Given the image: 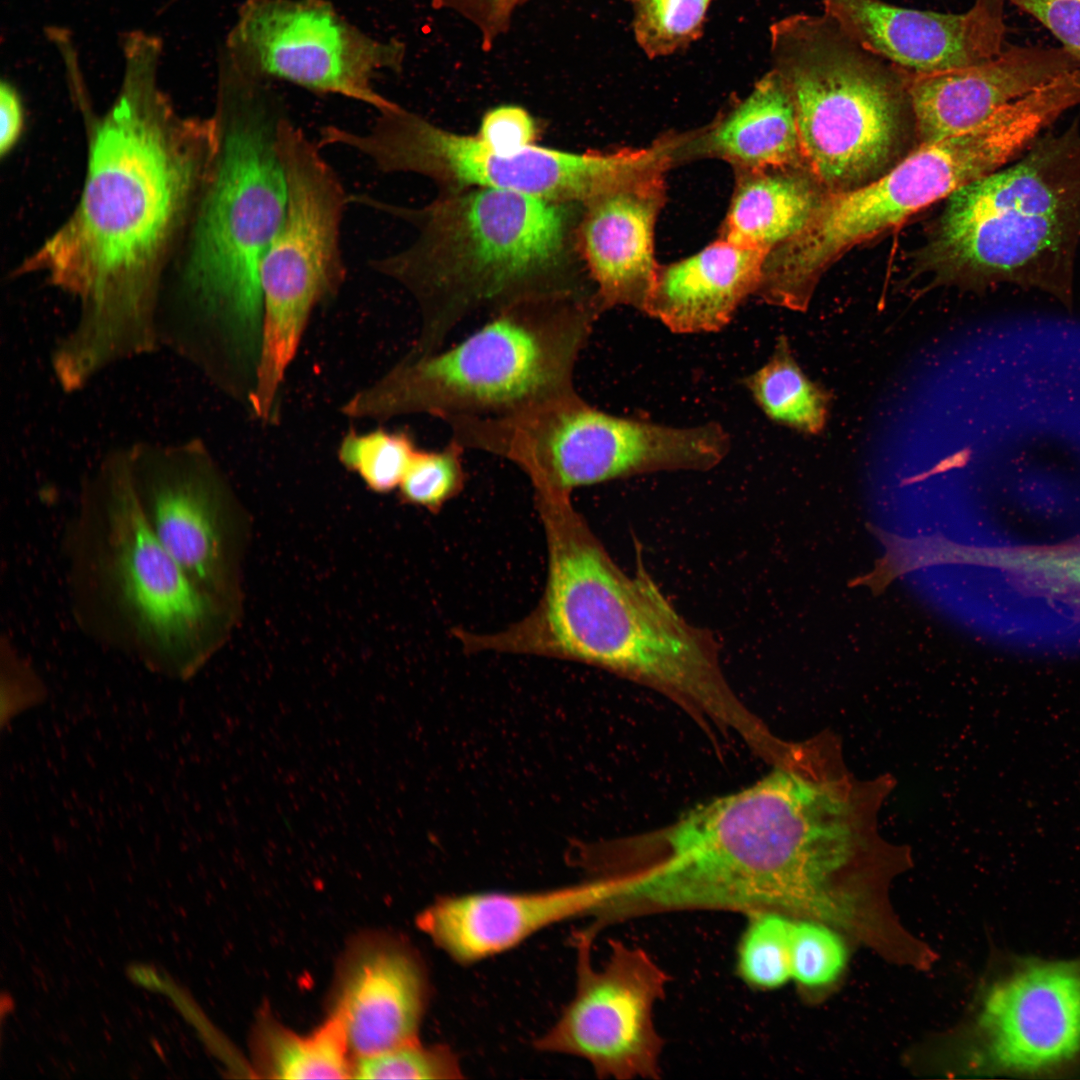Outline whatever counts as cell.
Listing matches in <instances>:
<instances>
[{"label": "cell", "instance_id": "obj_1", "mask_svg": "<svg viewBox=\"0 0 1080 1080\" xmlns=\"http://www.w3.org/2000/svg\"><path fill=\"white\" fill-rule=\"evenodd\" d=\"M161 57L144 44L123 51L122 87L96 130L80 203L27 265L78 299L73 328L52 351L77 383L161 348L159 254L217 153L214 116L172 114L158 88Z\"/></svg>", "mask_w": 1080, "mask_h": 1080}, {"label": "cell", "instance_id": "obj_2", "mask_svg": "<svg viewBox=\"0 0 1080 1080\" xmlns=\"http://www.w3.org/2000/svg\"><path fill=\"white\" fill-rule=\"evenodd\" d=\"M288 113L268 80L220 72L216 156L200 193L179 287L159 301L166 348L228 395L255 386L262 338L260 267L286 209L277 130Z\"/></svg>", "mask_w": 1080, "mask_h": 1080}, {"label": "cell", "instance_id": "obj_3", "mask_svg": "<svg viewBox=\"0 0 1080 1080\" xmlns=\"http://www.w3.org/2000/svg\"><path fill=\"white\" fill-rule=\"evenodd\" d=\"M538 513L548 551L542 597L519 622L482 634V648L606 668L757 741L764 724L728 685L715 635L678 613L641 559L633 575L622 570L571 500L545 503Z\"/></svg>", "mask_w": 1080, "mask_h": 1080}, {"label": "cell", "instance_id": "obj_4", "mask_svg": "<svg viewBox=\"0 0 1080 1080\" xmlns=\"http://www.w3.org/2000/svg\"><path fill=\"white\" fill-rule=\"evenodd\" d=\"M833 829L807 776L790 764L635 840L621 884L632 917L774 911L812 918L835 862Z\"/></svg>", "mask_w": 1080, "mask_h": 1080}, {"label": "cell", "instance_id": "obj_5", "mask_svg": "<svg viewBox=\"0 0 1080 1080\" xmlns=\"http://www.w3.org/2000/svg\"><path fill=\"white\" fill-rule=\"evenodd\" d=\"M350 200L417 230L406 248L369 261L418 306L420 328L407 354L443 348L454 328L478 312L492 315L522 301L595 292L577 243L583 204L490 187L442 193L418 208L367 194H351Z\"/></svg>", "mask_w": 1080, "mask_h": 1080}, {"label": "cell", "instance_id": "obj_6", "mask_svg": "<svg viewBox=\"0 0 1080 1080\" xmlns=\"http://www.w3.org/2000/svg\"><path fill=\"white\" fill-rule=\"evenodd\" d=\"M62 555L72 617L90 640L182 678L217 645L226 608L194 585L147 524L128 447L109 450L81 481Z\"/></svg>", "mask_w": 1080, "mask_h": 1080}, {"label": "cell", "instance_id": "obj_7", "mask_svg": "<svg viewBox=\"0 0 1080 1080\" xmlns=\"http://www.w3.org/2000/svg\"><path fill=\"white\" fill-rule=\"evenodd\" d=\"M913 272L931 286L1036 288L1072 303L1080 247V122L955 190Z\"/></svg>", "mask_w": 1080, "mask_h": 1080}, {"label": "cell", "instance_id": "obj_8", "mask_svg": "<svg viewBox=\"0 0 1080 1080\" xmlns=\"http://www.w3.org/2000/svg\"><path fill=\"white\" fill-rule=\"evenodd\" d=\"M603 313L595 293L522 301L455 346L405 353L341 406L351 420L494 417L576 394L574 371Z\"/></svg>", "mask_w": 1080, "mask_h": 1080}, {"label": "cell", "instance_id": "obj_9", "mask_svg": "<svg viewBox=\"0 0 1080 1080\" xmlns=\"http://www.w3.org/2000/svg\"><path fill=\"white\" fill-rule=\"evenodd\" d=\"M1062 113L1039 88L980 126L921 145L875 180L826 194L806 225L764 257L756 296L805 312L824 274L855 246L1018 158Z\"/></svg>", "mask_w": 1080, "mask_h": 1080}, {"label": "cell", "instance_id": "obj_10", "mask_svg": "<svg viewBox=\"0 0 1080 1080\" xmlns=\"http://www.w3.org/2000/svg\"><path fill=\"white\" fill-rule=\"evenodd\" d=\"M769 31L771 69L790 93L804 160L825 192L853 190L894 167L914 126L909 71L826 11L783 17Z\"/></svg>", "mask_w": 1080, "mask_h": 1080}, {"label": "cell", "instance_id": "obj_11", "mask_svg": "<svg viewBox=\"0 0 1080 1080\" xmlns=\"http://www.w3.org/2000/svg\"><path fill=\"white\" fill-rule=\"evenodd\" d=\"M277 148L286 209L260 267L262 338L252 396L265 411L280 404L313 312L335 300L347 274L341 224L350 194L318 142L288 113L278 125Z\"/></svg>", "mask_w": 1080, "mask_h": 1080}, {"label": "cell", "instance_id": "obj_12", "mask_svg": "<svg viewBox=\"0 0 1080 1080\" xmlns=\"http://www.w3.org/2000/svg\"><path fill=\"white\" fill-rule=\"evenodd\" d=\"M328 138L332 146L366 157L382 173L417 174L438 184L443 193L490 187L583 205L664 162L655 142L583 153L535 144L499 152L476 135L440 128L396 103L378 112L368 129L334 126Z\"/></svg>", "mask_w": 1080, "mask_h": 1080}, {"label": "cell", "instance_id": "obj_13", "mask_svg": "<svg viewBox=\"0 0 1080 1080\" xmlns=\"http://www.w3.org/2000/svg\"><path fill=\"white\" fill-rule=\"evenodd\" d=\"M444 422L465 449L516 464L534 492L571 495L581 486L645 474L657 454L646 420L604 412L578 393L503 416Z\"/></svg>", "mask_w": 1080, "mask_h": 1080}, {"label": "cell", "instance_id": "obj_14", "mask_svg": "<svg viewBox=\"0 0 1080 1080\" xmlns=\"http://www.w3.org/2000/svg\"><path fill=\"white\" fill-rule=\"evenodd\" d=\"M403 48L371 37L324 0H246L221 58L261 79L362 102L377 112L395 103L375 80L397 70Z\"/></svg>", "mask_w": 1080, "mask_h": 1080}, {"label": "cell", "instance_id": "obj_15", "mask_svg": "<svg viewBox=\"0 0 1080 1080\" xmlns=\"http://www.w3.org/2000/svg\"><path fill=\"white\" fill-rule=\"evenodd\" d=\"M594 938L585 929L575 934L574 995L534 1046L582 1058L600 1078L656 1079L664 1041L654 1008L664 997L669 975L644 949L618 940L610 942L604 966L595 968Z\"/></svg>", "mask_w": 1080, "mask_h": 1080}, {"label": "cell", "instance_id": "obj_16", "mask_svg": "<svg viewBox=\"0 0 1080 1080\" xmlns=\"http://www.w3.org/2000/svg\"><path fill=\"white\" fill-rule=\"evenodd\" d=\"M128 450L147 524L194 585L226 607L228 486L216 458L199 438L137 442Z\"/></svg>", "mask_w": 1080, "mask_h": 1080}, {"label": "cell", "instance_id": "obj_17", "mask_svg": "<svg viewBox=\"0 0 1080 1080\" xmlns=\"http://www.w3.org/2000/svg\"><path fill=\"white\" fill-rule=\"evenodd\" d=\"M854 39L912 73L981 64L1004 48V0H975L961 14L922 11L882 0H821Z\"/></svg>", "mask_w": 1080, "mask_h": 1080}, {"label": "cell", "instance_id": "obj_18", "mask_svg": "<svg viewBox=\"0 0 1080 1080\" xmlns=\"http://www.w3.org/2000/svg\"><path fill=\"white\" fill-rule=\"evenodd\" d=\"M419 954L398 938L379 936L354 945L336 981L331 1015L357 1057L418 1040L429 1000Z\"/></svg>", "mask_w": 1080, "mask_h": 1080}, {"label": "cell", "instance_id": "obj_19", "mask_svg": "<svg viewBox=\"0 0 1080 1080\" xmlns=\"http://www.w3.org/2000/svg\"><path fill=\"white\" fill-rule=\"evenodd\" d=\"M989 1052L1000 1067L1034 1072L1080 1050V967L1042 963L995 986L981 1015Z\"/></svg>", "mask_w": 1080, "mask_h": 1080}, {"label": "cell", "instance_id": "obj_20", "mask_svg": "<svg viewBox=\"0 0 1080 1080\" xmlns=\"http://www.w3.org/2000/svg\"><path fill=\"white\" fill-rule=\"evenodd\" d=\"M667 172H647L584 204L577 243L602 312L629 306L644 313L659 267L654 236Z\"/></svg>", "mask_w": 1080, "mask_h": 1080}, {"label": "cell", "instance_id": "obj_21", "mask_svg": "<svg viewBox=\"0 0 1080 1080\" xmlns=\"http://www.w3.org/2000/svg\"><path fill=\"white\" fill-rule=\"evenodd\" d=\"M1080 68L1063 47L1014 46L981 64L934 73H908L914 128L920 144L972 130L1009 103Z\"/></svg>", "mask_w": 1080, "mask_h": 1080}, {"label": "cell", "instance_id": "obj_22", "mask_svg": "<svg viewBox=\"0 0 1080 1080\" xmlns=\"http://www.w3.org/2000/svg\"><path fill=\"white\" fill-rule=\"evenodd\" d=\"M599 903V889L588 880L537 892L442 896L416 923L452 960L468 965L514 948L556 923L592 917Z\"/></svg>", "mask_w": 1080, "mask_h": 1080}, {"label": "cell", "instance_id": "obj_23", "mask_svg": "<svg viewBox=\"0 0 1080 1080\" xmlns=\"http://www.w3.org/2000/svg\"><path fill=\"white\" fill-rule=\"evenodd\" d=\"M766 253L717 238L659 265L644 313L678 334L718 332L757 290Z\"/></svg>", "mask_w": 1080, "mask_h": 1080}, {"label": "cell", "instance_id": "obj_24", "mask_svg": "<svg viewBox=\"0 0 1080 1080\" xmlns=\"http://www.w3.org/2000/svg\"><path fill=\"white\" fill-rule=\"evenodd\" d=\"M681 157L720 159L733 169L807 165L793 101L780 76L770 69L744 98L705 127L686 132Z\"/></svg>", "mask_w": 1080, "mask_h": 1080}, {"label": "cell", "instance_id": "obj_25", "mask_svg": "<svg viewBox=\"0 0 1080 1080\" xmlns=\"http://www.w3.org/2000/svg\"><path fill=\"white\" fill-rule=\"evenodd\" d=\"M733 170L718 237L766 254L799 232L827 194L807 165Z\"/></svg>", "mask_w": 1080, "mask_h": 1080}, {"label": "cell", "instance_id": "obj_26", "mask_svg": "<svg viewBox=\"0 0 1080 1080\" xmlns=\"http://www.w3.org/2000/svg\"><path fill=\"white\" fill-rule=\"evenodd\" d=\"M254 1048L258 1070L269 1078L353 1077L354 1054L341 1024L332 1016L307 1034L263 1020L256 1029Z\"/></svg>", "mask_w": 1080, "mask_h": 1080}, {"label": "cell", "instance_id": "obj_27", "mask_svg": "<svg viewBox=\"0 0 1080 1080\" xmlns=\"http://www.w3.org/2000/svg\"><path fill=\"white\" fill-rule=\"evenodd\" d=\"M744 384L773 422L807 435L824 430L832 394L803 372L785 335L778 337L768 361L747 376Z\"/></svg>", "mask_w": 1080, "mask_h": 1080}, {"label": "cell", "instance_id": "obj_28", "mask_svg": "<svg viewBox=\"0 0 1080 1080\" xmlns=\"http://www.w3.org/2000/svg\"><path fill=\"white\" fill-rule=\"evenodd\" d=\"M965 559L1001 568L1030 589L1080 604V543L1040 548L967 549Z\"/></svg>", "mask_w": 1080, "mask_h": 1080}, {"label": "cell", "instance_id": "obj_29", "mask_svg": "<svg viewBox=\"0 0 1080 1080\" xmlns=\"http://www.w3.org/2000/svg\"><path fill=\"white\" fill-rule=\"evenodd\" d=\"M420 447L408 431L349 429L337 450L341 464L377 493L398 488Z\"/></svg>", "mask_w": 1080, "mask_h": 1080}, {"label": "cell", "instance_id": "obj_30", "mask_svg": "<svg viewBox=\"0 0 1080 1080\" xmlns=\"http://www.w3.org/2000/svg\"><path fill=\"white\" fill-rule=\"evenodd\" d=\"M634 39L649 59L688 48L703 34L713 0H627Z\"/></svg>", "mask_w": 1080, "mask_h": 1080}, {"label": "cell", "instance_id": "obj_31", "mask_svg": "<svg viewBox=\"0 0 1080 1080\" xmlns=\"http://www.w3.org/2000/svg\"><path fill=\"white\" fill-rule=\"evenodd\" d=\"M737 952L738 976L749 986L771 990L792 978L791 934L794 918L774 911L748 915Z\"/></svg>", "mask_w": 1080, "mask_h": 1080}, {"label": "cell", "instance_id": "obj_32", "mask_svg": "<svg viewBox=\"0 0 1080 1080\" xmlns=\"http://www.w3.org/2000/svg\"><path fill=\"white\" fill-rule=\"evenodd\" d=\"M464 450L452 439L440 450L419 448L398 487L401 499L432 513L439 512L464 488Z\"/></svg>", "mask_w": 1080, "mask_h": 1080}, {"label": "cell", "instance_id": "obj_33", "mask_svg": "<svg viewBox=\"0 0 1080 1080\" xmlns=\"http://www.w3.org/2000/svg\"><path fill=\"white\" fill-rule=\"evenodd\" d=\"M456 1053L447 1045H424L415 1040L354 1061L353 1078L434 1079L463 1078Z\"/></svg>", "mask_w": 1080, "mask_h": 1080}, {"label": "cell", "instance_id": "obj_34", "mask_svg": "<svg viewBox=\"0 0 1080 1080\" xmlns=\"http://www.w3.org/2000/svg\"><path fill=\"white\" fill-rule=\"evenodd\" d=\"M847 950L839 935L812 919H794L791 934V972L799 984L821 986L837 978Z\"/></svg>", "mask_w": 1080, "mask_h": 1080}, {"label": "cell", "instance_id": "obj_35", "mask_svg": "<svg viewBox=\"0 0 1080 1080\" xmlns=\"http://www.w3.org/2000/svg\"><path fill=\"white\" fill-rule=\"evenodd\" d=\"M476 136L495 151L511 152L535 144L537 126L524 108L503 105L486 112Z\"/></svg>", "mask_w": 1080, "mask_h": 1080}, {"label": "cell", "instance_id": "obj_36", "mask_svg": "<svg viewBox=\"0 0 1080 1080\" xmlns=\"http://www.w3.org/2000/svg\"><path fill=\"white\" fill-rule=\"evenodd\" d=\"M1040 21L1080 62V0H1004Z\"/></svg>", "mask_w": 1080, "mask_h": 1080}, {"label": "cell", "instance_id": "obj_37", "mask_svg": "<svg viewBox=\"0 0 1080 1080\" xmlns=\"http://www.w3.org/2000/svg\"><path fill=\"white\" fill-rule=\"evenodd\" d=\"M1 681L3 698L9 704H29L41 699L44 686L30 662L16 648L8 635H2L0 644Z\"/></svg>", "mask_w": 1080, "mask_h": 1080}, {"label": "cell", "instance_id": "obj_38", "mask_svg": "<svg viewBox=\"0 0 1080 1080\" xmlns=\"http://www.w3.org/2000/svg\"><path fill=\"white\" fill-rule=\"evenodd\" d=\"M23 126V107L17 90L9 82L0 86V152H8L16 143Z\"/></svg>", "mask_w": 1080, "mask_h": 1080}, {"label": "cell", "instance_id": "obj_39", "mask_svg": "<svg viewBox=\"0 0 1080 1080\" xmlns=\"http://www.w3.org/2000/svg\"><path fill=\"white\" fill-rule=\"evenodd\" d=\"M474 5H478L481 10L489 13H500L509 8V4L512 0H470Z\"/></svg>", "mask_w": 1080, "mask_h": 1080}, {"label": "cell", "instance_id": "obj_40", "mask_svg": "<svg viewBox=\"0 0 1080 1080\" xmlns=\"http://www.w3.org/2000/svg\"><path fill=\"white\" fill-rule=\"evenodd\" d=\"M596 878H598V877H596ZM599 880L601 881V879H599ZM601 883H603V882L601 881ZM603 887H604V884H603ZM604 890H605V887H604ZM605 899H606V891H605ZM604 901H605V900H604ZM603 904H604V902H603ZM603 904H602V905H603ZM601 907H602V906H601ZM600 909H601V908H600ZM599 911H600V910H599ZM599 911H598V912H599ZM596 915H597V914H596ZM596 915H595V917H596ZM595 917H594V918H595ZM594 918H593V921H594ZM590 925H591V927H592L593 929H595L596 931H598V932L600 931V930H599V929H598V928H597V927H596V926L594 925V923H593V922H592V923H591Z\"/></svg>", "mask_w": 1080, "mask_h": 1080}]
</instances>
